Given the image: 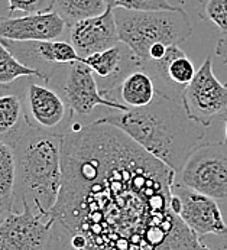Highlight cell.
I'll use <instances>...</instances> for the list:
<instances>
[{
  "instance_id": "obj_1",
  "label": "cell",
  "mask_w": 227,
  "mask_h": 250,
  "mask_svg": "<svg viewBox=\"0 0 227 250\" xmlns=\"http://www.w3.org/2000/svg\"><path fill=\"white\" fill-rule=\"evenodd\" d=\"M62 185L51 213L84 250H201L171 210L177 174L109 123L62 135Z\"/></svg>"
},
{
  "instance_id": "obj_2",
  "label": "cell",
  "mask_w": 227,
  "mask_h": 250,
  "mask_svg": "<svg viewBox=\"0 0 227 250\" xmlns=\"http://www.w3.org/2000/svg\"><path fill=\"white\" fill-rule=\"evenodd\" d=\"M96 122L119 127L177 175L189 153L203 143L206 136L204 127L191 120L186 113L181 99L161 91L145 107L129 108L127 111L110 108Z\"/></svg>"
},
{
  "instance_id": "obj_3",
  "label": "cell",
  "mask_w": 227,
  "mask_h": 250,
  "mask_svg": "<svg viewBox=\"0 0 227 250\" xmlns=\"http://www.w3.org/2000/svg\"><path fill=\"white\" fill-rule=\"evenodd\" d=\"M9 146L15 155V208L21 204L49 218L62 185V135L29 126Z\"/></svg>"
},
{
  "instance_id": "obj_4",
  "label": "cell",
  "mask_w": 227,
  "mask_h": 250,
  "mask_svg": "<svg viewBox=\"0 0 227 250\" xmlns=\"http://www.w3.org/2000/svg\"><path fill=\"white\" fill-rule=\"evenodd\" d=\"M119 41L132 52L135 61L142 67L155 45H180L192 35L188 13L178 7L175 10H127L114 9Z\"/></svg>"
},
{
  "instance_id": "obj_5",
  "label": "cell",
  "mask_w": 227,
  "mask_h": 250,
  "mask_svg": "<svg viewBox=\"0 0 227 250\" xmlns=\"http://www.w3.org/2000/svg\"><path fill=\"white\" fill-rule=\"evenodd\" d=\"M175 181L216 201L227 203V142L200 143Z\"/></svg>"
},
{
  "instance_id": "obj_6",
  "label": "cell",
  "mask_w": 227,
  "mask_h": 250,
  "mask_svg": "<svg viewBox=\"0 0 227 250\" xmlns=\"http://www.w3.org/2000/svg\"><path fill=\"white\" fill-rule=\"evenodd\" d=\"M181 102L189 119L203 127L227 117V83H222L214 75L211 57L204 60L192 81L184 88Z\"/></svg>"
},
{
  "instance_id": "obj_7",
  "label": "cell",
  "mask_w": 227,
  "mask_h": 250,
  "mask_svg": "<svg viewBox=\"0 0 227 250\" xmlns=\"http://www.w3.org/2000/svg\"><path fill=\"white\" fill-rule=\"evenodd\" d=\"M55 221L34 213L29 207L0 220V250H48Z\"/></svg>"
},
{
  "instance_id": "obj_8",
  "label": "cell",
  "mask_w": 227,
  "mask_h": 250,
  "mask_svg": "<svg viewBox=\"0 0 227 250\" xmlns=\"http://www.w3.org/2000/svg\"><path fill=\"white\" fill-rule=\"evenodd\" d=\"M22 97L28 120L34 127L57 135H64L70 129L74 113L67 100L48 84L28 83Z\"/></svg>"
},
{
  "instance_id": "obj_9",
  "label": "cell",
  "mask_w": 227,
  "mask_h": 250,
  "mask_svg": "<svg viewBox=\"0 0 227 250\" xmlns=\"http://www.w3.org/2000/svg\"><path fill=\"white\" fill-rule=\"evenodd\" d=\"M171 194L180 200L178 217L198 237L227 234V223L219 203L201 192H197L175 181Z\"/></svg>"
},
{
  "instance_id": "obj_10",
  "label": "cell",
  "mask_w": 227,
  "mask_h": 250,
  "mask_svg": "<svg viewBox=\"0 0 227 250\" xmlns=\"http://www.w3.org/2000/svg\"><path fill=\"white\" fill-rule=\"evenodd\" d=\"M1 41L23 65L41 72L46 84L58 65H68L76 61H84L71 42L65 41Z\"/></svg>"
},
{
  "instance_id": "obj_11",
  "label": "cell",
  "mask_w": 227,
  "mask_h": 250,
  "mask_svg": "<svg viewBox=\"0 0 227 250\" xmlns=\"http://www.w3.org/2000/svg\"><path fill=\"white\" fill-rule=\"evenodd\" d=\"M64 93L70 108L80 117H87L97 107H109L117 111L129 110L120 102L107 99L102 93L94 72L80 61L68 64Z\"/></svg>"
},
{
  "instance_id": "obj_12",
  "label": "cell",
  "mask_w": 227,
  "mask_h": 250,
  "mask_svg": "<svg viewBox=\"0 0 227 250\" xmlns=\"http://www.w3.org/2000/svg\"><path fill=\"white\" fill-rule=\"evenodd\" d=\"M67 29V22L54 9L19 18L0 16V39L7 41H55Z\"/></svg>"
},
{
  "instance_id": "obj_13",
  "label": "cell",
  "mask_w": 227,
  "mask_h": 250,
  "mask_svg": "<svg viewBox=\"0 0 227 250\" xmlns=\"http://www.w3.org/2000/svg\"><path fill=\"white\" fill-rule=\"evenodd\" d=\"M71 45L83 57L104 51L119 43V32L114 21V9L109 6L104 13L78 21L68 26Z\"/></svg>"
},
{
  "instance_id": "obj_14",
  "label": "cell",
  "mask_w": 227,
  "mask_h": 250,
  "mask_svg": "<svg viewBox=\"0 0 227 250\" xmlns=\"http://www.w3.org/2000/svg\"><path fill=\"white\" fill-rule=\"evenodd\" d=\"M141 68L146 70L153 77L158 91L175 99H181L184 88L192 81L197 72L188 55L178 45L168 46L161 60Z\"/></svg>"
},
{
  "instance_id": "obj_15",
  "label": "cell",
  "mask_w": 227,
  "mask_h": 250,
  "mask_svg": "<svg viewBox=\"0 0 227 250\" xmlns=\"http://www.w3.org/2000/svg\"><path fill=\"white\" fill-rule=\"evenodd\" d=\"M83 64L94 72L96 80H99V87L107 99H112L123 77L135 67H139L129 48L122 42L85 57Z\"/></svg>"
},
{
  "instance_id": "obj_16",
  "label": "cell",
  "mask_w": 227,
  "mask_h": 250,
  "mask_svg": "<svg viewBox=\"0 0 227 250\" xmlns=\"http://www.w3.org/2000/svg\"><path fill=\"white\" fill-rule=\"evenodd\" d=\"M114 94L119 96L122 104L129 108L145 107L151 104L158 96V87L149 72L141 67H135L123 77Z\"/></svg>"
},
{
  "instance_id": "obj_17",
  "label": "cell",
  "mask_w": 227,
  "mask_h": 250,
  "mask_svg": "<svg viewBox=\"0 0 227 250\" xmlns=\"http://www.w3.org/2000/svg\"><path fill=\"white\" fill-rule=\"evenodd\" d=\"M29 126L23 97L15 93L0 94V142L10 143L18 139Z\"/></svg>"
},
{
  "instance_id": "obj_18",
  "label": "cell",
  "mask_w": 227,
  "mask_h": 250,
  "mask_svg": "<svg viewBox=\"0 0 227 250\" xmlns=\"http://www.w3.org/2000/svg\"><path fill=\"white\" fill-rule=\"evenodd\" d=\"M15 211V155L7 143L0 142V220Z\"/></svg>"
},
{
  "instance_id": "obj_19",
  "label": "cell",
  "mask_w": 227,
  "mask_h": 250,
  "mask_svg": "<svg viewBox=\"0 0 227 250\" xmlns=\"http://www.w3.org/2000/svg\"><path fill=\"white\" fill-rule=\"evenodd\" d=\"M106 0H54V10L67 22L68 26L78 21L94 18L106 12Z\"/></svg>"
},
{
  "instance_id": "obj_20",
  "label": "cell",
  "mask_w": 227,
  "mask_h": 250,
  "mask_svg": "<svg viewBox=\"0 0 227 250\" xmlns=\"http://www.w3.org/2000/svg\"><path fill=\"white\" fill-rule=\"evenodd\" d=\"M39 78L43 81L42 74L31 67L23 65L0 39V90L7 88L19 78Z\"/></svg>"
},
{
  "instance_id": "obj_21",
  "label": "cell",
  "mask_w": 227,
  "mask_h": 250,
  "mask_svg": "<svg viewBox=\"0 0 227 250\" xmlns=\"http://www.w3.org/2000/svg\"><path fill=\"white\" fill-rule=\"evenodd\" d=\"M198 15L227 35V0H198Z\"/></svg>"
},
{
  "instance_id": "obj_22",
  "label": "cell",
  "mask_w": 227,
  "mask_h": 250,
  "mask_svg": "<svg viewBox=\"0 0 227 250\" xmlns=\"http://www.w3.org/2000/svg\"><path fill=\"white\" fill-rule=\"evenodd\" d=\"M113 9L127 10H175L180 6L171 4L168 0H106Z\"/></svg>"
},
{
  "instance_id": "obj_23",
  "label": "cell",
  "mask_w": 227,
  "mask_h": 250,
  "mask_svg": "<svg viewBox=\"0 0 227 250\" xmlns=\"http://www.w3.org/2000/svg\"><path fill=\"white\" fill-rule=\"evenodd\" d=\"M54 9V0H7V12L10 16L16 12L32 15Z\"/></svg>"
},
{
  "instance_id": "obj_24",
  "label": "cell",
  "mask_w": 227,
  "mask_h": 250,
  "mask_svg": "<svg viewBox=\"0 0 227 250\" xmlns=\"http://www.w3.org/2000/svg\"><path fill=\"white\" fill-rule=\"evenodd\" d=\"M201 250H227V234L198 237Z\"/></svg>"
},
{
  "instance_id": "obj_25",
  "label": "cell",
  "mask_w": 227,
  "mask_h": 250,
  "mask_svg": "<svg viewBox=\"0 0 227 250\" xmlns=\"http://www.w3.org/2000/svg\"><path fill=\"white\" fill-rule=\"evenodd\" d=\"M216 55L222 58V61L227 64V35L220 38L216 45Z\"/></svg>"
},
{
  "instance_id": "obj_26",
  "label": "cell",
  "mask_w": 227,
  "mask_h": 250,
  "mask_svg": "<svg viewBox=\"0 0 227 250\" xmlns=\"http://www.w3.org/2000/svg\"><path fill=\"white\" fill-rule=\"evenodd\" d=\"M225 138H226V142H227V117H226V123H225Z\"/></svg>"
}]
</instances>
